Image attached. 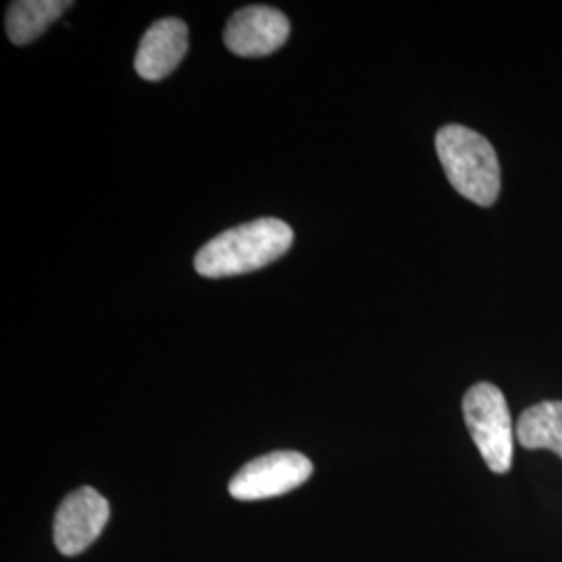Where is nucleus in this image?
Instances as JSON below:
<instances>
[{
  "instance_id": "nucleus-5",
  "label": "nucleus",
  "mask_w": 562,
  "mask_h": 562,
  "mask_svg": "<svg viewBox=\"0 0 562 562\" xmlns=\"http://www.w3.org/2000/svg\"><path fill=\"white\" fill-rule=\"evenodd\" d=\"M111 517V506L92 487L71 492L55 515V546L65 557H78L101 538Z\"/></svg>"
},
{
  "instance_id": "nucleus-2",
  "label": "nucleus",
  "mask_w": 562,
  "mask_h": 562,
  "mask_svg": "<svg viewBox=\"0 0 562 562\" xmlns=\"http://www.w3.org/2000/svg\"><path fill=\"white\" fill-rule=\"evenodd\" d=\"M436 150L454 190L467 201L492 206L501 194V162L494 146L464 125H443Z\"/></svg>"
},
{
  "instance_id": "nucleus-1",
  "label": "nucleus",
  "mask_w": 562,
  "mask_h": 562,
  "mask_svg": "<svg viewBox=\"0 0 562 562\" xmlns=\"http://www.w3.org/2000/svg\"><path fill=\"white\" fill-rule=\"evenodd\" d=\"M294 241L292 227L281 220L262 217L236 225L199 250L194 267L202 278H234L278 261Z\"/></svg>"
},
{
  "instance_id": "nucleus-8",
  "label": "nucleus",
  "mask_w": 562,
  "mask_h": 562,
  "mask_svg": "<svg viewBox=\"0 0 562 562\" xmlns=\"http://www.w3.org/2000/svg\"><path fill=\"white\" fill-rule=\"evenodd\" d=\"M69 0H18L7 11V36L13 44L25 46L42 36L60 15L71 9Z\"/></svg>"
},
{
  "instance_id": "nucleus-7",
  "label": "nucleus",
  "mask_w": 562,
  "mask_h": 562,
  "mask_svg": "<svg viewBox=\"0 0 562 562\" xmlns=\"http://www.w3.org/2000/svg\"><path fill=\"white\" fill-rule=\"evenodd\" d=\"M188 53V25L176 18L157 21L142 36L136 53V71L142 80L159 81L167 78Z\"/></svg>"
},
{
  "instance_id": "nucleus-4",
  "label": "nucleus",
  "mask_w": 562,
  "mask_h": 562,
  "mask_svg": "<svg viewBox=\"0 0 562 562\" xmlns=\"http://www.w3.org/2000/svg\"><path fill=\"white\" fill-rule=\"evenodd\" d=\"M313 475V462L301 452L278 450L259 457L241 467L236 477L229 482V494L236 501L252 503L283 496Z\"/></svg>"
},
{
  "instance_id": "nucleus-3",
  "label": "nucleus",
  "mask_w": 562,
  "mask_h": 562,
  "mask_svg": "<svg viewBox=\"0 0 562 562\" xmlns=\"http://www.w3.org/2000/svg\"><path fill=\"white\" fill-rule=\"evenodd\" d=\"M467 429L492 473L504 475L513 467L515 427L501 387L475 383L462 401Z\"/></svg>"
},
{
  "instance_id": "nucleus-6",
  "label": "nucleus",
  "mask_w": 562,
  "mask_h": 562,
  "mask_svg": "<svg viewBox=\"0 0 562 562\" xmlns=\"http://www.w3.org/2000/svg\"><path fill=\"white\" fill-rule=\"evenodd\" d=\"M290 36V21L271 7H246L227 21L223 41L238 57H267Z\"/></svg>"
},
{
  "instance_id": "nucleus-9",
  "label": "nucleus",
  "mask_w": 562,
  "mask_h": 562,
  "mask_svg": "<svg viewBox=\"0 0 562 562\" xmlns=\"http://www.w3.org/2000/svg\"><path fill=\"white\" fill-rule=\"evenodd\" d=\"M515 436L527 450H552L562 459V402L529 406L519 417Z\"/></svg>"
}]
</instances>
